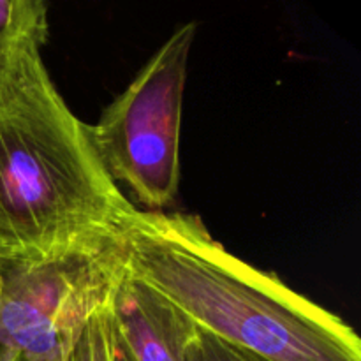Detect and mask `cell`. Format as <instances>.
Masks as SVG:
<instances>
[{"label": "cell", "instance_id": "9c48e42d", "mask_svg": "<svg viewBox=\"0 0 361 361\" xmlns=\"http://www.w3.org/2000/svg\"><path fill=\"white\" fill-rule=\"evenodd\" d=\"M113 361H134L127 353V349L115 337V328H113Z\"/></svg>", "mask_w": 361, "mask_h": 361}, {"label": "cell", "instance_id": "8992f818", "mask_svg": "<svg viewBox=\"0 0 361 361\" xmlns=\"http://www.w3.org/2000/svg\"><path fill=\"white\" fill-rule=\"evenodd\" d=\"M48 6L41 0H0V73L23 42L48 41Z\"/></svg>", "mask_w": 361, "mask_h": 361}, {"label": "cell", "instance_id": "277c9868", "mask_svg": "<svg viewBox=\"0 0 361 361\" xmlns=\"http://www.w3.org/2000/svg\"><path fill=\"white\" fill-rule=\"evenodd\" d=\"M122 271L120 243L99 256L0 271V351L27 361H67Z\"/></svg>", "mask_w": 361, "mask_h": 361}, {"label": "cell", "instance_id": "ba28073f", "mask_svg": "<svg viewBox=\"0 0 361 361\" xmlns=\"http://www.w3.org/2000/svg\"><path fill=\"white\" fill-rule=\"evenodd\" d=\"M185 361H256L245 353L231 348L203 328H196L192 342L185 353Z\"/></svg>", "mask_w": 361, "mask_h": 361}, {"label": "cell", "instance_id": "8fae6325", "mask_svg": "<svg viewBox=\"0 0 361 361\" xmlns=\"http://www.w3.org/2000/svg\"><path fill=\"white\" fill-rule=\"evenodd\" d=\"M9 361H27L25 358H21L20 355H16V353H11V358Z\"/></svg>", "mask_w": 361, "mask_h": 361}, {"label": "cell", "instance_id": "3957f363", "mask_svg": "<svg viewBox=\"0 0 361 361\" xmlns=\"http://www.w3.org/2000/svg\"><path fill=\"white\" fill-rule=\"evenodd\" d=\"M196 21L180 25L87 130L109 178L148 212H162L180 189L183 92Z\"/></svg>", "mask_w": 361, "mask_h": 361}, {"label": "cell", "instance_id": "5b68a950", "mask_svg": "<svg viewBox=\"0 0 361 361\" xmlns=\"http://www.w3.org/2000/svg\"><path fill=\"white\" fill-rule=\"evenodd\" d=\"M111 312L115 337L134 361H185L194 321L126 268L111 291Z\"/></svg>", "mask_w": 361, "mask_h": 361}, {"label": "cell", "instance_id": "52a82bcc", "mask_svg": "<svg viewBox=\"0 0 361 361\" xmlns=\"http://www.w3.org/2000/svg\"><path fill=\"white\" fill-rule=\"evenodd\" d=\"M67 361H113L111 295L88 317Z\"/></svg>", "mask_w": 361, "mask_h": 361}, {"label": "cell", "instance_id": "6da1fadb", "mask_svg": "<svg viewBox=\"0 0 361 361\" xmlns=\"http://www.w3.org/2000/svg\"><path fill=\"white\" fill-rule=\"evenodd\" d=\"M32 39L0 73V271L92 257L137 208L109 178Z\"/></svg>", "mask_w": 361, "mask_h": 361}, {"label": "cell", "instance_id": "7a4b0ae2", "mask_svg": "<svg viewBox=\"0 0 361 361\" xmlns=\"http://www.w3.org/2000/svg\"><path fill=\"white\" fill-rule=\"evenodd\" d=\"M120 254L127 274L256 361H361L345 321L233 256L197 215L136 210Z\"/></svg>", "mask_w": 361, "mask_h": 361}, {"label": "cell", "instance_id": "30bf717a", "mask_svg": "<svg viewBox=\"0 0 361 361\" xmlns=\"http://www.w3.org/2000/svg\"><path fill=\"white\" fill-rule=\"evenodd\" d=\"M11 353L9 351H0V361H9Z\"/></svg>", "mask_w": 361, "mask_h": 361}]
</instances>
